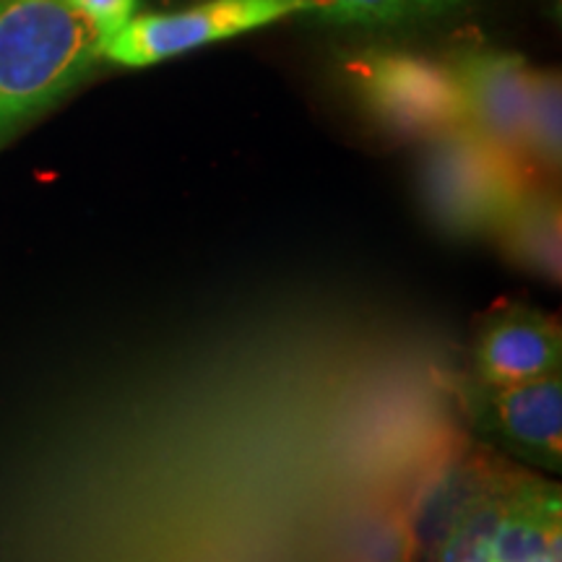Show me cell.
I'll return each instance as SVG.
<instances>
[{
  "instance_id": "obj_1",
  "label": "cell",
  "mask_w": 562,
  "mask_h": 562,
  "mask_svg": "<svg viewBox=\"0 0 562 562\" xmlns=\"http://www.w3.org/2000/svg\"><path fill=\"white\" fill-rule=\"evenodd\" d=\"M102 50L66 0H0V146L79 87Z\"/></svg>"
},
{
  "instance_id": "obj_2",
  "label": "cell",
  "mask_w": 562,
  "mask_h": 562,
  "mask_svg": "<svg viewBox=\"0 0 562 562\" xmlns=\"http://www.w3.org/2000/svg\"><path fill=\"white\" fill-rule=\"evenodd\" d=\"M430 140L422 167L425 201L440 229L453 237L495 235L518 195L544 180L469 125Z\"/></svg>"
},
{
  "instance_id": "obj_3",
  "label": "cell",
  "mask_w": 562,
  "mask_h": 562,
  "mask_svg": "<svg viewBox=\"0 0 562 562\" xmlns=\"http://www.w3.org/2000/svg\"><path fill=\"white\" fill-rule=\"evenodd\" d=\"M362 102L385 128L435 138L469 125L467 100L451 63L396 50H368L344 60Z\"/></svg>"
},
{
  "instance_id": "obj_4",
  "label": "cell",
  "mask_w": 562,
  "mask_h": 562,
  "mask_svg": "<svg viewBox=\"0 0 562 562\" xmlns=\"http://www.w3.org/2000/svg\"><path fill=\"white\" fill-rule=\"evenodd\" d=\"M518 472L521 469L508 467L480 442L459 435L438 442L419 467L409 497L402 501L409 562H435L456 524L476 503L516 480Z\"/></svg>"
},
{
  "instance_id": "obj_5",
  "label": "cell",
  "mask_w": 562,
  "mask_h": 562,
  "mask_svg": "<svg viewBox=\"0 0 562 562\" xmlns=\"http://www.w3.org/2000/svg\"><path fill=\"white\" fill-rule=\"evenodd\" d=\"M321 9L323 0H209L188 11L146 13L133 16L104 42L102 58L125 68H146L297 13L318 16Z\"/></svg>"
},
{
  "instance_id": "obj_6",
  "label": "cell",
  "mask_w": 562,
  "mask_h": 562,
  "mask_svg": "<svg viewBox=\"0 0 562 562\" xmlns=\"http://www.w3.org/2000/svg\"><path fill=\"white\" fill-rule=\"evenodd\" d=\"M467 409L484 438L501 442L516 459L560 472V372L521 385H484L472 378L467 385Z\"/></svg>"
},
{
  "instance_id": "obj_7",
  "label": "cell",
  "mask_w": 562,
  "mask_h": 562,
  "mask_svg": "<svg viewBox=\"0 0 562 562\" xmlns=\"http://www.w3.org/2000/svg\"><path fill=\"white\" fill-rule=\"evenodd\" d=\"M560 323L518 300H501L476 321L472 378L484 385H521L558 375Z\"/></svg>"
},
{
  "instance_id": "obj_8",
  "label": "cell",
  "mask_w": 562,
  "mask_h": 562,
  "mask_svg": "<svg viewBox=\"0 0 562 562\" xmlns=\"http://www.w3.org/2000/svg\"><path fill=\"white\" fill-rule=\"evenodd\" d=\"M451 66L467 100L469 128L531 167L526 157V115L533 70L526 60L501 50H467Z\"/></svg>"
},
{
  "instance_id": "obj_9",
  "label": "cell",
  "mask_w": 562,
  "mask_h": 562,
  "mask_svg": "<svg viewBox=\"0 0 562 562\" xmlns=\"http://www.w3.org/2000/svg\"><path fill=\"white\" fill-rule=\"evenodd\" d=\"M495 562H560V490L524 474L492 542Z\"/></svg>"
},
{
  "instance_id": "obj_10",
  "label": "cell",
  "mask_w": 562,
  "mask_h": 562,
  "mask_svg": "<svg viewBox=\"0 0 562 562\" xmlns=\"http://www.w3.org/2000/svg\"><path fill=\"white\" fill-rule=\"evenodd\" d=\"M495 237L518 269L547 284H560V199L547 180L518 195Z\"/></svg>"
},
{
  "instance_id": "obj_11",
  "label": "cell",
  "mask_w": 562,
  "mask_h": 562,
  "mask_svg": "<svg viewBox=\"0 0 562 562\" xmlns=\"http://www.w3.org/2000/svg\"><path fill=\"white\" fill-rule=\"evenodd\" d=\"M334 562H409V531L402 501H370L336 526Z\"/></svg>"
},
{
  "instance_id": "obj_12",
  "label": "cell",
  "mask_w": 562,
  "mask_h": 562,
  "mask_svg": "<svg viewBox=\"0 0 562 562\" xmlns=\"http://www.w3.org/2000/svg\"><path fill=\"white\" fill-rule=\"evenodd\" d=\"M560 76L554 70H533L529 115H526V157L544 178H550L560 167Z\"/></svg>"
},
{
  "instance_id": "obj_13",
  "label": "cell",
  "mask_w": 562,
  "mask_h": 562,
  "mask_svg": "<svg viewBox=\"0 0 562 562\" xmlns=\"http://www.w3.org/2000/svg\"><path fill=\"white\" fill-rule=\"evenodd\" d=\"M526 472H518L513 482L503 490L492 492L474 505L467 516L456 524L451 537L440 547L435 562H495L492 558V542H495L497 526L503 521V513L508 508V495Z\"/></svg>"
},
{
  "instance_id": "obj_14",
  "label": "cell",
  "mask_w": 562,
  "mask_h": 562,
  "mask_svg": "<svg viewBox=\"0 0 562 562\" xmlns=\"http://www.w3.org/2000/svg\"><path fill=\"white\" fill-rule=\"evenodd\" d=\"M432 13L427 0H323L318 19L334 24H396V21Z\"/></svg>"
},
{
  "instance_id": "obj_15",
  "label": "cell",
  "mask_w": 562,
  "mask_h": 562,
  "mask_svg": "<svg viewBox=\"0 0 562 562\" xmlns=\"http://www.w3.org/2000/svg\"><path fill=\"white\" fill-rule=\"evenodd\" d=\"M66 3L100 32L102 42H108L136 16L138 0H66Z\"/></svg>"
},
{
  "instance_id": "obj_16",
  "label": "cell",
  "mask_w": 562,
  "mask_h": 562,
  "mask_svg": "<svg viewBox=\"0 0 562 562\" xmlns=\"http://www.w3.org/2000/svg\"><path fill=\"white\" fill-rule=\"evenodd\" d=\"M427 3H430L432 11H442V9H448V5L461 3V0H427Z\"/></svg>"
}]
</instances>
